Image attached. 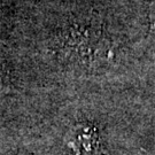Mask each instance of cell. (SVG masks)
<instances>
[{"mask_svg": "<svg viewBox=\"0 0 155 155\" xmlns=\"http://www.w3.org/2000/svg\"><path fill=\"white\" fill-rule=\"evenodd\" d=\"M54 46L61 60L75 66H105L114 56L110 40L91 25L74 24L63 29Z\"/></svg>", "mask_w": 155, "mask_h": 155, "instance_id": "obj_1", "label": "cell"}, {"mask_svg": "<svg viewBox=\"0 0 155 155\" xmlns=\"http://www.w3.org/2000/svg\"><path fill=\"white\" fill-rule=\"evenodd\" d=\"M68 146L75 150L77 155H82L84 152H93L99 146L98 130L90 125L79 127L75 130L71 139L68 141Z\"/></svg>", "mask_w": 155, "mask_h": 155, "instance_id": "obj_2", "label": "cell"}, {"mask_svg": "<svg viewBox=\"0 0 155 155\" xmlns=\"http://www.w3.org/2000/svg\"><path fill=\"white\" fill-rule=\"evenodd\" d=\"M148 20H150V33H152L153 31H155V0H150Z\"/></svg>", "mask_w": 155, "mask_h": 155, "instance_id": "obj_3", "label": "cell"}, {"mask_svg": "<svg viewBox=\"0 0 155 155\" xmlns=\"http://www.w3.org/2000/svg\"><path fill=\"white\" fill-rule=\"evenodd\" d=\"M2 82H4V78H2V71H1V69H0V86L2 85Z\"/></svg>", "mask_w": 155, "mask_h": 155, "instance_id": "obj_4", "label": "cell"}]
</instances>
